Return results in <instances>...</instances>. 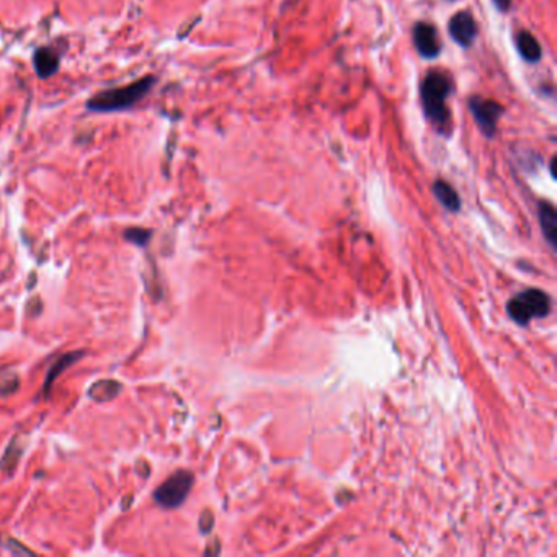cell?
<instances>
[{"label": "cell", "mask_w": 557, "mask_h": 557, "mask_svg": "<svg viewBox=\"0 0 557 557\" xmlns=\"http://www.w3.org/2000/svg\"><path fill=\"white\" fill-rule=\"evenodd\" d=\"M454 82L447 72L430 71L426 72L420 83V99L424 105V113L431 124L438 129H444L449 124V115L447 100L453 92Z\"/></svg>", "instance_id": "obj_1"}, {"label": "cell", "mask_w": 557, "mask_h": 557, "mask_svg": "<svg viewBox=\"0 0 557 557\" xmlns=\"http://www.w3.org/2000/svg\"><path fill=\"white\" fill-rule=\"evenodd\" d=\"M154 77L147 76L139 78L136 82L128 83V85L103 90L87 101V108L92 111H100V113L131 108L149 94L152 87H154Z\"/></svg>", "instance_id": "obj_2"}, {"label": "cell", "mask_w": 557, "mask_h": 557, "mask_svg": "<svg viewBox=\"0 0 557 557\" xmlns=\"http://www.w3.org/2000/svg\"><path fill=\"white\" fill-rule=\"evenodd\" d=\"M551 298L549 294L541 290H524L518 292L508 301L507 310L508 315L519 326H526L533 319L546 317L551 313Z\"/></svg>", "instance_id": "obj_3"}, {"label": "cell", "mask_w": 557, "mask_h": 557, "mask_svg": "<svg viewBox=\"0 0 557 557\" xmlns=\"http://www.w3.org/2000/svg\"><path fill=\"white\" fill-rule=\"evenodd\" d=\"M467 106L472 118L485 138H494L497 133L500 116L505 113V108L499 101L484 99L481 95H472L467 99Z\"/></svg>", "instance_id": "obj_4"}, {"label": "cell", "mask_w": 557, "mask_h": 557, "mask_svg": "<svg viewBox=\"0 0 557 557\" xmlns=\"http://www.w3.org/2000/svg\"><path fill=\"white\" fill-rule=\"evenodd\" d=\"M193 485V474L188 471H178L172 474L159 489L154 492L156 502L164 508H177L188 497Z\"/></svg>", "instance_id": "obj_5"}, {"label": "cell", "mask_w": 557, "mask_h": 557, "mask_svg": "<svg viewBox=\"0 0 557 557\" xmlns=\"http://www.w3.org/2000/svg\"><path fill=\"white\" fill-rule=\"evenodd\" d=\"M448 33L461 48H471L479 35V25L471 12L459 10L449 18Z\"/></svg>", "instance_id": "obj_6"}, {"label": "cell", "mask_w": 557, "mask_h": 557, "mask_svg": "<svg viewBox=\"0 0 557 557\" xmlns=\"http://www.w3.org/2000/svg\"><path fill=\"white\" fill-rule=\"evenodd\" d=\"M412 40L414 46L422 58L435 59L442 53V43H440L438 31L429 22H417L412 28Z\"/></svg>", "instance_id": "obj_7"}, {"label": "cell", "mask_w": 557, "mask_h": 557, "mask_svg": "<svg viewBox=\"0 0 557 557\" xmlns=\"http://www.w3.org/2000/svg\"><path fill=\"white\" fill-rule=\"evenodd\" d=\"M515 46H517L518 54L522 56L523 61L530 64H538L542 59V48L540 41L530 31L522 30L515 35Z\"/></svg>", "instance_id": "obj_8"}, {"label": "cell", "mask_w": 557, "mask_h": 557, "mask_svg": "<svg viewBox=\"0 0 557 557\" xmlns=\"http://www.w3.org/2000/svg\"><path fill=\"white\" fill-rule=\"evenodd\" d=\"M33 64H35L36 74H38L41 78H48L53 76L56 71H58L59 54L56 53L53 48H49V46H44V48H40L35 51Z\"/></svg>", "instance_id": "obj_9"}, {"label": "cell", "mask_w": 557, "mask_h": 557, "mask_svg": "<svg viewBox=\"0 0 557 557\" xmlns=\"http://www.w3.org/2000/svg\"><path fill=\"white\" fill-rule=\"evenodd\" d=\"M538 215H540V224L542 234L547 239V244L552 249L556 247V234H557V213L556 208L547 201H540L538 206Z\"/></svg>", "instance_id": "obj_10"}, {"label": "cell", "mask_w": 557, "mask_h": 557, "mask_svg": "<svg viewBox=\"0 0 557 557\" xmlns=\"http://www.w3.org/2000/svg\"><path fill=\"white\" fill-rule=\"evenodd\" d=\"M433 194L442 203L444 210H448L449 213H458L461 210V198H459L458 192L444 180L440 178L433 183Z\"/></svg>", "instance_id": "obj_11"}, {"label": "cell", "mask_w": 557, "mask_h": 557, "mask_svg": "<svg viewBox=\"0 0 557 557\" xmlns=\"http://www.w3.org/2000/svg\"><path fill=\"white\" fill-rule=\"evenodd\" d=\"M78 356H82V354H69V355H64L61 360H58V361H54V366L53 368L49 369V374H48V379H46V384H44V389L46 391H48L49 389V386H51V383H53V381L58 378L59 376V373H61V371L66 368V366H69V365H72L74 361H76Z\"/></svg>", "instance_id": "obj_12"}, {"label": "cell", "mask_w": 557, "mask_h": 557, "mask_svg": "<svg viewBox=\"0 0 557 557\" xmlns=\"http://www.w3.org/2000/svg\"><path fill=\"white\" fill-rule=\"evenodd\" d=\"M92 388L101 389V391H103V394H100L99 402H101V401H110V399H113V397L116 396V394L119 392V389H122V386H119L118 383H115V381H100V383L94 384V386H92Z\"/></svg>", "instance_id": "obj_13"}, {"label": "cell", "mask_w": 557, "mask_h": 557, "mask_svg": "<svg viewBox=\"0 0 557 557\" xmlns=\"http://www.w3.org/2000/svg\"><path fill=\"white\" fill-rule=\"evenodd\" d=\"M18 386L17 373H8L7 369L0 371V394H10Z\"/></svg>", "instance_id": "obj_14"}, {"label": "cell", "mask_w": 557, "mask_h": 557, "mask_svg": "<svg viewBox=\"0 0 557 557\" xmlns=\"http://www.w3.org/2000/svg\"><path fill=\"white\" fill-rule=\"evenodd\" d=\"M151 235H152L151 231L138 229V227H134V229H128L126 232H124V238H126L128 240H131V242L136 245H147Z\"/></svg>", "instance_id": "obj_15"}, {"label": "cell", "mask_w": 557, "mask_h": 557, "mask_svg": "<svg viewBox=\"0 0 557 557\" xmlns=\"http://www.w3.org/2000/svg\"><path fill=\"white\" fill-rule=\"evenodd\" d=\"M492 3H494V7L497 8L499 12H508L510 7H512V0H492Z\"/></svg>", "instance_id": "obj_16"}, {"label": "cell", "mask_w": 557, "mask_h": 557, "mask_svg": "<svg viewBox=\"0 0 557 557\" xmlns=\"http://www.w3.org/2000/svg\"><path fill=\"white\" fill-rule=\"evenodd\" d=\"M448 2H453V0H448Z\"/></svg>", "instance_id": "obj_17"}]
</instances>
